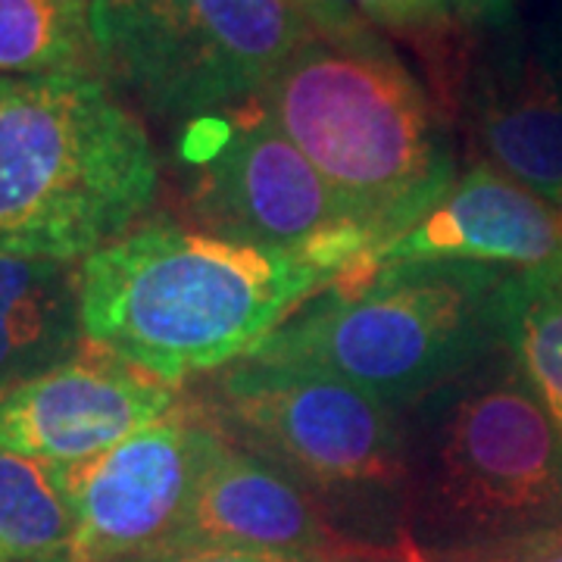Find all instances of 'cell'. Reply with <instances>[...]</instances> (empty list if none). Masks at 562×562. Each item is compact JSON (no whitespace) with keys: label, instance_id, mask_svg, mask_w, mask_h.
Segmentation results:
<instances>
[{"label":"cell","instance_id":"20","mask_svg":"<svg viewBox=\"0 0 562 562\" xmlns=\"http://www.w3.org/2000/svg\"><path fill=\"white\" fill-rule=\"evenodd\" d=\"M140 562H303L294 557H281L269 550L250 547H228V543H176L157 557Z\"/></svg>","mask_w":562,"mask_h":562},{"label":"cell","instance_id":"19","mask_svg":"<svg viewBox=\"0 0 562 562\" xmlns=\"http://www.w3.org/2000/svg\"><path fill=\"white\" fill-rule=\"evenodd\" d=\"M443 557V562H562V528L487 547L447 550Z\"/></svg>","mask_w":562,"mask_h":562},{"label":"cell","instance_id":"9","mask_svg":"<svg viewBox=\"0 0 562 562\" xmlns=\"http://www.w3.org/2000/svg\"><path fill=\"white\" fill-rule=\"evenodd\" d=\"M220 441L210 406L176 403L101 457L60 465L76 516L69 562H140L176 547Z\"/></svg>","mask_w":562,"mask_h":562},{"label":"cell","instance_id":"13","mask_svg":"<svg viewBox=\"0 0 562 562\" xmlns=\"http://www.w3.org/2000/svg\"><path fill=\"white\" fill-rule=\"evenodd\" d=\"M81 347V262L0 250V397Z\"/></svg>","mask_w":562,"mask_h":562},{"label":"cell","instance_id":"16","mask_svg":"<svg viewBox=\"0 0 562 562\" xmlns=\"http://www.w3.org/2000/svg\"><path fill=\"white\" fill-rule=\"evenodd\" d=\"M88 54V0H0V76L79 72Z\"/></svg>","mask_w":562,"mask_h":562},{"label":"cell","instance_id":"6","mask_svg":"<svg viewBox=\"0 0 562 562\" xmlns=\"http://www.w3.org/2000/svg\"><path fill=\"white\" fill-rule=\"evenodd\" d=\"M319 29L294 0H88L103 76L184 122L257 106Z\"/></svg>","mask_w":562,"mask_h":562},{"label":"cell","instance_id":"24","mask_svg":"<svg viewBox=\"0 0 562 562\" xmlns=\"http://www.w3.org/2000/svg\"><path fill=\"white\" fill-rule=\"evenodd\" d=\"M0 562H3V557H0Z\"/></svg>","mask_w":562,"mask_h":562},{"label":"cell","instance_id":"23","mask_svg":"<svg viewBox=\"0 0 562 562\" xmlns=\"http://www.w3.org/2000/svg\"><path fill=\"white\" fill-rule=\"evenodd\" d=\"M13 81H16V79H7V76H0V98H3V94H7V91L13 88Z\"/></svg>","mask_w":562,"mask_h":562},{"label":"cell","instance_id":"10","mask_svg":"<svg viewBox=\"0 0 562 562\" xmlns=\"http://www.w3.org/2000/svg\"><path fill=\"white\" fill-rule=\"evenodd\" d=\"M176 403V384L85 344L72 360L0 397V450L60 465L94 460Z\"/></svg>","mask_w":562,"mask_h":562},{"label":"cell","instance_id":"1","mask_svg":"<svg viewBox=\"0 0 562 562\" xmlns=\"http://www.w3.org/2000/svg\"><path fill=\"white\" fill-rule=\"evenodd\" d=\"M331 279L179 225H140L81 262L85 344L166 384L247 360Z\"/></svg>","mask_w":562,"mask_h":562},{"label":"cell","instance_id":"7","mask_svg":"<svg viewBox=\"0 0 562 562\" xmlns=\"http://www.w3.org/2000/svg\"><path fill=\"white\" fill-rule=\"evenodd\" d=\"M179 150L191 166L188 210L206 235L316 266L335 291L360 284L375 254L369 225L262 103L188 122Z\"/></svg>","mask_w":562,"mask_h":562},{"label":"cell","instance_id":"5","mask_svg":"<svg viewBox=\"0 0 562 562\" xmlns=\"http://www.w3.org/2000/svg\"><path fill=\"white\" fill-rule=\"evenodd\" d=\"M409 413L406 501L450 550L562 528V431L513 350Z\"/></svg>","mask_w":562,"mask_h":562},{"label":"cell","instance_id":"22","mask_svg":"<svg viewBox=\"0 0 562 562\" xmlns=\"http://www.w3.org/2000/svg\"><path fill=\"white\" fill-rule=\"evenodd\" d=\"M297 7H303L313 20L319 22L322 29H328V25H338L344 22L338 13H335V7H331V0H294Z\"/></svg>","mask_w":562,"mask_h":562},{"label":"cell","instance_id":"12","mask_svg":"<svg viewBox=\"0 0 562 562\" xmlns=\"http://www.w3.org/2000/svg\"><path fill=\"white\" fill-rule=\"evenodd\" d=\"M179 543H228L303 562H422L347 538L325 506L269 460L222 435Z\"/></svg>","mask_w":562,"mask_h":562},{"label":"cell","instance_id":"15","mask_svg":"<svg viewBox=\"0 0 562 562\" xmlns=\"http://www.w3.org/2000/svg\"><path fill=\"white\" fill-rule=\"evenodd\" d=\"M76 516L60 462L0 450V557L16 562H69Z\"/></svg>","mask_w":562,"mask_h":562},{"label":"cell","instance_id":"14","mask_svg":"<svg viewBox=\"0 0 562 562\" xmlns=\"http://www.w3.org/2000/svg\"><path fill=\"white\" fill-rule=\"evenodd\" d=\"M482 162L562 206V88L541 63L491 76L472 103Z\"/></svg>","mask_w":562,"mask_h":562},{"label":"cell","instance_id":"11","mask_svg":"<svg viewBox=\"0 0 562 562\" xmlns=\"http://www.w3.org/2000/svg\"><path fill=\"white\" fill-rule=\"evenodd\" d=\"M409 262H475L509 272L562 269V206L479 160L428 213L384 244L366 266V281L379 269Z\"/></svg>","mask_w":562,"mask_h":562},{"label":"cell","instance_id":"17","mask_svg":"<svg viewBox=\"0 0 562 562\" xmlns=\"http://www.w3.org/2000/svg\"><path fill=\"white\" fill-rule=\"evenodd\" d=\"M506 344L528 387L562 431V269L516 272Z\"/></svg>","mask_w":562,"mask_h":562},{"label":"cell","instance_id":"21","mask_svg":"<svg viewBox=\"0 0 562 562\" xmlns=\"http://www.w3.org/2000/svg\"><path fill=\"white\" fill-rule=\"evenodd\" d=\"M513 0H447V7L465 22H494L509 13Z\"/></svg>","mask_w":562,"mask_h":562},{"label":"cell","instance_id":"2","mask_svg":"<svg viewBox=\"0 0 562 562\" xmlns=\"http://www.w3.org/2000/svg\"><path fill=\"white\" fill-rule=\"evenodd\" d=\"M260 103L360 213L375 254L457 181L419 81L391 50L347 22L306 41L269 81Z\"/></svg>","mask_w":562,"mask_h":562},{"label":"cell","instance_id":"8","mask_svg":"<svg viewBox=\"0 0 562 562\" xmlns=\"http://www.w3.org/2000/svg\"><path fill=\"white\" fill-rule=\"evenodd\" d=\"M206 406L228 441L272 462L322 506L406 497V409L335 375L241 360L220 375Z\"/></svg>","mask_w":562,"mask_h":562},{"label":"cell","instance_id":"3","mask_svg":"<svg viewBox=\"0 0 562 562\" xmlns=\"http://www.w3.org/2000/svg\"><path fill=\"white\" fill-rule=\"evenodd\" d=\"M157 194L147 128L88 69L16 79L0 98V250L85 262Z\"/></svg>","mask_w":562,"mask_h":562},{"label":"cell","instance_id":"4","mask_svg":"<svg viewBox=\"0 0 562 562\" xmlns=\"http://www.w3.org/2000/svg\"><path fill=\"white\" fill-rule=\"evenodd\" d=\"M513 279L475 262L387 266L357 291L325 288L247 360L316 369L413 409L509 350Z\"/></svg>","mask_w":562,"mask_h":562},{"label":"cell","instance_id":"18","mask_svg":"<svg viewBox=\"0 0 562 562\" xmlns=\"http://www.w3.org/2000/svg\"><path fill=\"white\" fill-rule=\"evenodd\" d=\"M335 3V0H331ZM357 7L372 25L413 41L435 60L447 54L450 38V7L447 0H344ZM450 57V54H447Z\"/></svg>","mask_w":562,"mask_h":562}]
</instances>
